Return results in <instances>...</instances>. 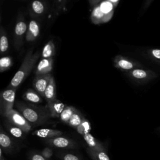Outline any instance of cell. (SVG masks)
<instances>
[{
  "mask_svg": "<svg viewBox=\"0 0 160 160\" xmlns=\"http://www.w3.org/2000/svg\"><path fill=\"white\" fill-rule=\"evenodd\" d=\"M15 106L34 128L46 124L51 118L47 106H40L30 102L17 101Z\"/></svg>",
  "mask_w": 160,
  "mask_h": 160,
  "instance_id": "cell-1",
  "label": "cell"
},
{
  "mask_svg": "<svg viewBox=\"0 0 160 160\" xmlns=\"http://www.w3.org/2000/svg\"><path fill=\"white\" fill-rule=\"evenodd\" d=\"M32 51L33 48H31L28 51L20 68L12 78L7 88L17 89L34 68L39 58L40 53L38 51L33 53Z\"/></svg>",
  "mask_w": 160,
  "mask_h": 160,
  "instance_id": "cell-2",
  "label": "cell"
},
{
  "mask_svg": "<svg viewBox=\"0 0 160 160\" xmlns=\"http://www.w3.org/2000/svg\"><path fill=\"white\" fill-rule=\"evenodd\" d=\"M126 74L134 82L139 84H146L156 78L158 74L151 69L138 68L126 72Z\"/></svg>",
  "mask_w": 160,
  "mask_h": 160,
  "instance_id": "cell-3",
  "label": "cell"
},
{
  "mask_svg": "<svg viewBox=\"0 0 160 160\" xmlns=\"http://www.w3.org/2000/svg\"><path fill=\"white\" fill-rule=\"evenodd\" d=\"M16 89L7 88L0 94V113L3 117L11 110L13 109L15 104Z\"/></svg>",
  "mask_w": 160,
  "mask_h": 160,
  "instance_id": "cell-4",
  "label": "cell"
},
{
  "mask_svg": "<svg viewBox=\"0 0 160 160\" xmlns=\"http://www.w3.org/2000/svg\"><path fill=\"white\" fill-rule=\"evenodd\" d=\"M5 119L14 125L22 129L26 133H28L33 129L31 124L16 109H12L5 116Z\"/></svg>",
  "mask_w": 160,
  "mask_h": 160,
  "instance_id": "cell-5",
  "label": "cell"
},
{
  "mask_svg": "<svg viewBox=\"0 0 160 160\" xmlns=\"http://www.w3.org/2000/svg\"><path fill=\"white\" fill-rule=\"evenodd\" d=\"M27 29L28 26L23 18L22 17L18 18L14 28L13 36L14 46L16 49L19 50L21 48L23 44L24 38L26 37Z\"/></svg>",
  "mask_w": 160,
  "mask_h": 160,
  "instance_id": "cell-6",
  "label": "cell"
},
{
  "mask_svg": "<svg viewBox=\"0 0 160 160\" xmlns=\"http://www.w3.org/2000/svg\"><path fill=\"white\" fill-rule=\"evenodd\" d=\"M113 64L116 68L126 72L142 67L140 62L122 55L116 56L113 58Z\"/></svg>",
  "mask_w": 160,
  "mask_h": 160,
  "instance_id": "cell-7",
  "label": "cell"
},
{
  "mask_svg": "<svg viewBox=\"0 0 160 160\" xmlns=\"http://www.w3.org/2000/svg\"><path fill=\"white\" fill-rule=\"evenodd\" d=\"M16 144L13 137L4 130L1 126L0 131V148L4 153L11 154L15 151Z\"/></svg>",
  "mask_w": 160,
  "mask_h": 160,
  "instance_id": "cell-8",
  "label": "cell"
},
{
  "mask_svg": "<svg viewBox=\"0 0 160 160\" xmlns=\"http://www.w3.org/2000/svg\"><path fill=\"white\" fill-rule=\"evenodd\" d=\"M44 142L48 145L61 149H72L76 147V143L72 139L61 136L46 139Z\"/></svg>",
  "mask_w": 160,
  "mask_h": 160,
  "instance_id": "cell-9",
  "label": "cell"
},
{
  "mask_svg": "<svg viewBox=\"0 0 160 160\" xmlns=\"http://www.w3.org/2000/svg\"><path fill=\"white\" fill-rule=\"evenodd\" d=\"M52 76L51 73L36 76L32 81V86L34 90L36 91L42 98H44L45 90Z\"/></svg>",
  "mask_w": 160,
  "mask_h": 160,
  "instance_id": "cell-10",
  "label": "cell"
},
{
  "mask_svg": "<svg viewBox=\"0 0 160 160\" xmlns=\"http://www.w3.org/2000/svg\"><path fill=\"white\" fill-rule=\"evenodd\" d=\"M53 58H42L37 65L34 73L36 76L49 74L52 69Z\"/></svg>",
  "mask_w": 160,
  "mask_h": 160,
  "instance_id": "cell-11",
  "label": "cell"
},
{
  "mask_svg": "<svg viewBox=\"0 0 160 160\" xmlns=\"http://www.w3.org/2000/svg\"><path fill=\"white\" fill-rule=\"evenodd\" d=\"M51 118H59L61 112L67 106L60 100H55L47 102L46 104Z\"/></svg>",
  "mask_w": 160,
  "mask_h": 160,
  "instance_id": "cell-12",
  "label": "cell"
},
{
  "mask_svg": "<svg viewBox=\"0 0 160 160\" xmlns=\"http://www.w3.org/2000/svg\"><path fill=\"white\" fill-rule=\"evenodd\" d=\"M63 134V132L58 129H49V128H42L37 130H34L32 132V135L44 138V139H49L55 138L57 136H60Z\"/></svg>",
  "mask_w": 160,
  "mask_h": 160,
  "instance_id": "cell-13",
  "label": "cell"
},
{
  "mask_svg": "<svg viewBox=\"0 0 160 160\" xmlns=\"http://www.w3.org/2000/svg\"><path fill=\"white\" fill-rule=\"evenodd\" d=\"M40 28L38 22L36 20H31L28 26L26 34V40L28 42L33 41L37 39L39 34Z\"/></svg>",
  "mask_w": 160,
  "mask_h": 160,
  "instance_id": "cell-14",
  "label": "cell"
},
{
  "mask_svg": "<svg viewBox=\"0 0 160 160\" xmlns=\"http://www.w3.org/2000/svg\"><path fill=\"white\" fill-rule=\"evenodd\" d=\"M84 141L86 142L88 148L90 149L98 151L106 149L105 146L97 139H96L91 133H88L82 136Z\"/></svg>",
  "mask_w": 160,
  "mask_h": 160,
  "instance_id": "cell-15",
  "label": "cell"
},
{
  "mask_svg": "<svg viewBox=\"0 0 160 160\" xmlns=\"http://www.w3.org/2000/svg\"><path fill=\"white\" fill-rule=\"evenodd\" d=\"M5 128L9 134L13 138L17 139H24L26 137V132L20 128L14 125L8 121H4Z\"/></svg>",
  "mask_w": 160,
  "mask_h": 160,
  "instance_id": "cell-16",
  "label": "cell"
},
{
  "mask_svg": "<svg viewBox=\"0 0 160 160\" xmlns=\"http://www.w3.org/2000/svg\"><path fill=\"white\" fill-rule=\"evenodd\" d=\"M98 5L101 11L106 17L108 22L109 21L114 14L115 9L114 6L108 0H102L98 4Z\"/></svg>",
  "mask_w": 160,
  "mask_h": 160,
  "instance_id": "cell-17",
  "label": "cell"
},
{
  "mask_svg": "<svg viewBox=\"0 0 160 160\" xmlns=\"http://www.w3.org/2000/svg\"><path fill=\"white\" fill-rule=\"evenodd\" d=\"M44 98L47 102L52 101L56 98V86L53 76L51 78L48 86L45 90Z\"/></svg>",
  "mask_w": 160,
  "mask_h": 160,
  "instance_id": "cell-18",
  "label": "cell"
},
{
  "mask_svg": "<svg viewBox=\"0 0 160 160\" xmlns=\"http://www.w3.org/2000/svg\"><path fill=\"white\" fill-rule=\"evenodd\" d=\"M90 19L91 22L94 24H101L108 22L106 17L101 11L98 4L93 7L91 11Z\"/></svg>",
  "mask_w": 160,
  "mask_h": 160,
  "instance_id": "cell-19",
  "label": "cell"
},
{
  "mask_svg": "<svg viewBox=\"0 0 160 160\" xmlns=\"http://www.w3.org/2000/svg\"><path fill=\"white\" fill-rule=\"evenodd\" d=\"M23 99L32 104H39L42 102V97L34 89H28L22 95Z\"/></svg>",
  "mask_w": 160,
  "mask_h": 160,
  "instance_id": "cell-20",
  "label": "cell"
},
{
  "mask_svg": "<svg viewBox=\"0 0 160 160\" xmlns=\"http://www.w3.org/2000/svg\"><path fill=\"white\" fill-rule=\"evenodd\" d=\"M45 10L44 3L40 0H34L29 6V13L32 17L41 16Z\"/></svg>",
  "mask_w": 160,
  "mask_h": 160,
  "instance_id": "cell-21",
  "label": "cell"
},
{
  "mask_svg": "<svg viewBox=\"0 0 160 160\" xmlns=\"http://www.w3.org/2000/svg\"><path fill=\"white\" fill-rule=\"evenodd\" d=\"M87 152L93 160H110V158L107 154L106 149L94 151L87 148Z\"/></svg>",
  "mask_w": 160,
  "mask_h": 160,
  "instance_id": "cell-22",
  "label": "cell"
},
{
  "mask_svg": "<svg viewBox=\"0 0 160 160\" xmlns=\"http://www.w3.org/2000/svg\"><path fill=\"white\" fill-rule=\"evenodd\" d=\"M84 118L85 117L81 113V112L78 109H76V110L74 111V112L71 117L67 125L76 129L82 122Z\"/></svg>",
  "mask_w": 160,
  "mask_h": 160,
  "instance_id": "cell-23",
  "label": "cell"
},
{
  "mask_svg": "<svg viewBox=\"0 0 160 160\" xmlns=\"http://www.w3.org/2000/svg\"><path fill=\"white\" fill-rule=\"evenodd\" d=\"M55 55V46L52 40L49 41L44 46L41 56L42 58H52Z\"/></svg>",
  "mask_w": 160,
  "mask_h": 160,
  "instance_id": "cell-24",
  "label": "cell"
},
{
  "mask_svg": "<svg viewBox=\"0 0 160 160\" xmlns=\"http://www.w3.org/2000/svg\"><path fill=\"white\" fill-rule=\"evenodd\" d=\"M76 110V108L74 106H66L59 118L60 121L64 124H68L71 117L72 116V115L73 114V113Z\"/></svg>",
  "mask_w": 160,
  "mask_h": 160,
  "instance_id": "cell-25",
  "label": "cell"
},
{
  "mask_svg": "<svg viewBox=\"0 0 160 160\" xmlns=\"http://www.w3.org/2000/svg\"><path fill=\"white\" fill-rule=\"evenodd\" d=\"M78 133L82 137L86 134L90 133L91 130V126L90 122L85 118L82 122L75 129Z\"/></svg>",
  "mask_w": 160,
  "mask_h": 160,
  "instance_id": "cell-26",
  "label": "cell"
},
{
  "mask_svg": "<svg viewBox=\"0 0 160 160\" xmlns=\"http://www.w3.org/2000/svg\"><path fill=\"white\" fill-rule=\"evenodd\" d=\"M9 48V42L5 29L1 26L0 28V50L2 53L7 51Z\"/></svg>",
  "mask_w": 160,
  "mask_h": 160,
  "instance_id": "cell-27",
  "label": "cell"
},
{
  "mask_svg": "<svg viewBox=\"0 0 160 160\" xmlns=\"http://www.w3.org/2000/svg\"><path fill=\"white\" fill-rule=\"evenodd\" d=\"M13 64L12 59L10 56H4L0 59V72H3L11 68Z\"/></svg>",
  "mask_w": 160,
  "mask_h": 160,
  "instance_id": "cell-28",
  "label": "cell"
},
{
  "mask_svg": "<svg viewBox=\"0 0 160 160\" xmlns=\"http://www.w3.org/2000/svg\"><path fill=\"white\" fill-rule=\"evenodd\" d=\"M148 56L156 62L160 61V49H150L146 52Z\"/></svg>",
  "mask_w": 160,
  "mask_h": 160,
  "instance_id": "cell-29",
  "label": "cell"
},
{
  "mask_svg": "<svg viewBox=\"0 0 160 160\" xmlns=\"http://www.w3.org/2000/svg\"><path fill=\"white\" fill-rule=\"evenodd\" d=\"M41 154L47 159H50L51 158V157L53 155V151L52 150V149H51L49 147H46L45 148H44L41 152Z\"/></svg>",
  "mask_w": 160,
  "mask_h": 160,
  "instance_id": "cell-30",
  "label": "cell"
},
{
  "mask_svg": "<svg viewBox=\"0 0 160 160\" xmlns=\"http://www.w3.org/2000/svg\"><path fill=\"white\" fill-rule=\"evenodd\" d=\"M62 160H80L78 156L71 153H63L61 154Z\"/></svg>",
  "mask_w": 160,
  "mask_h": 160,
  "instance_id": "cell-31",
  "label": "cell"
},
{
  "mask_svg": "<svg viewBox=\"0 0 160 160\" xmlns=\"http://www.w3.org/2000/svg\"><path fill=\"white\" fill-rule=\"evenodd\" d=\"M30 160H49L46 159L41 153L38 152H32L29 156Z\"/></svg>",
  "mask_w": 160,
  "mask_h": 160,
  "instance_id": "cell-32",
  "label": "cell"
},
{
  "mask_svg": "<svg viewBox=\"0 0 160 160\" xmlns=\"http://www.w3.org/2000/svg\"><path fill=\"white\" fill-rule=\"evenodd\" d=\"M90 5L91 6H95L96 5L98 4L99 2H101L102 0H88Z\"/></svg>",
  "mask_w": 160,
  "mask_h": 160,
  "instance_id": "cell-33",
  "label": "cell"
},
{
  "mask_svg": "<svg viewBox=\"0 0 160 160\" xmlns=\"http://www.w3.org/2000/svg\"><path fill=\"white\" fill-rule=\"evenodd\" d=\"M154 0H145L144 4V9H147Z\"/></svg>",
  "mask_w": 160,
  "mask_h": 160,
  "instance_id": "cell-34",
  "label": "cell"
},
{
  "mask_svg": "<svg viewBox=\"0 0 160 160\" xmlns=\"http://www.w3.org/2000/svg\"><path fill=\"white\" fill-rule=\"evenodd\" d=\"M109 2H111L114 6V7L116 8V6H117V5L118 4V3H119V1L120 0H108Z\"/></svg>",
  "mask_w": 160,
  "mask_h": 160,
  "instance_id": "cell-35",
  "label": "cell"
},
{
  "mask_svg": "<svg viewBox=\"0 0 160 160\" xmlns=\"http://www.w3.org/2000/svg\"><path fill=\"white\" fill-rule=\"evenodd\" d=\"M3 152H4L2 151V150L0 148V160H6L5 157L4 156Z\"/></svg>",
  "mask_w": 160,
  "mask_h": 160,
  "instance_id": "cell-36",
  "label": "cell"
},
{
  "mask_svg": "<svg viewBox=\"0 0 160 160\" xmlns=\"http://www.w3.org/2000/svg\"><path fill=\"white\" fill-rule=\"evenodd\" d=\"M157 131H158V132H160V126L157 129Z\"/></svg>",
  "mask_w": 160,
  "mask_h": 160,
  "instance_id": "cell-37",
  "label": "cell"
},
{
  "mask_svg": "<svg viewBox=\"0 0 160 160\" xmlns=\"http://www.w3.org/2000/svg\"><path fill=\"white\" fill-rule=\"evenodd\" d=\"M156 62H157V63H158L159 64H160V61H157Z\"/></svg>",
  "mask_w": 160,
  "mask_h": 160,
  "instance_id": "cell-38",
  "label": "cell"
}]
</instances>
